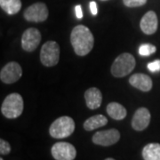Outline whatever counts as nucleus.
Wrapping results in <instances>:
<instances>
[{
  "label": "nucleus",
  "mask_w": 160,
  "mask_h": 160,
  "mask_svg": "<svg viewBox=\"0 0 160 160\" xmlns=\"http://www.w3.org/2000/svg\"><path fill=\"white\" fill-rule=\"evenodd\" d=\"M108 119L103 115H95L86 119L84 123V128L86 131H92L97 128L106 126Z\"/></svg>",
  "instance_id": "2eb2a0df"
},
{
  "label": "nucleus",
  "mask_w": 160,
  "mask_h": 160,
  "mask_svg": "<svg viewBox=\"0 0 160 160\" xmlns=\"http://www.w3.org/2000/svg\"><path fill=\"white\" fill-rule=\"evenodd\" d=\"M101 1H108V0H101Z\"/></svg>",
  "instance_id": "a878e982"
},
{
  "label": "nucleus",
  "mask_w": 160,
  "mask_h": 160,
  "mask_svg": "<svg viewBox=\"0 0 160 160\" xmlns=\"http://www.w3.org/2000/svg\"><path fill=\"white\" fill-rule=\"evenodd\" d=\"M158 16L156 14V12L153 11L148 12L147 13L144 14V16L141 20V29L145 34L152 35L158 29Z\"/></svg>",
  "instance_id": "f8f14e48"
},
{
  "label": "nucleus",
  "mask_w": 160,
  "mask_h": 160,
  "mask_svg": "<svg viewBox=\"0 0 160 160\" xmlns=\"http://www.w3.org/2000/svg\"><path fill=\"white\" fill-rule=\"evenodd\" d=\"M51 153L55 160H74L77 157V150L74 146L64 142L53 144Z\"/></svg>",
  "instance_id": "423d86ee"
},
{
  "label": "nucleus",
  "mask_w": 160,
  "mask_h": 160,
  "mask_svg": "<svg viewBox=\"0 0 160 160\" xmlns=\"http://www.w3.org/2000/svg\"><path fill=\"white\" fill-rule=\"evenodd\" d=\"M86 106L90 109H98L102 102V94L96 87H91L85 92Z\"/></svg>",
  "instance_id": "4468645a"
},
{
  "label": "nucleus",
  "mask_w": 160,
  "mask_h": 160,
  "mask_svg": "<svg viewBox=\"0 0 160 160\" xmlns=\"http://www.w3.org/2000/svg\"><path fill=\"white\" fill-rule=\"evenodd\" d=\"M41 41V33L36 28L26 29L22 38V46L26 52H33Z\"/></svg>",
  "instance_id": "9d476101"
},
{
  "label": "nucleus",
  "mask_w": 160,
  "mask_h": 160,
  "mask_svg": "<svg viewBox=\"0 0 160 160\" xmlns=\"http://www.w3.org/2000/svg\"><path fill=\"white\" fill-rule=\"evenodd\" d=\"M148 69L151 72H159L160 71V60H156L148 64Z\"/></svg>",
  "instance_id": "4be33fe9"
},
{
  "label": "nucleus",
  "mask_w": 160,
  "mask_h": 160,
  "mask_svg": "<svg viewBox=\"0 0 160 160\" xmlns=\"http://www.w3.org/2000/svg\"><path fill=\"white\" fill-rule=\"evenodd\" d=\"M120 139V132L117 129H109L99 131L92 136V142L100 146H111Z\"/></svg>",
  "instance_id": "1a4fd4ad"
},
{
  "label": "nucleus",
  "mask_w": 160,
  "mask_h": 160,
  "mask_svg": "<svg viewBox=\"0 0 160 160\" xmlns=\"http://www.w3.org/2000/svg\"><path fill=\"white\" fill-rule=\"evenodd\" d=\"M48 8L44 3H36L29 6L24 12V18L28 22H42L48 18Z\"/></svg>",
  "instance_id": "0eeeda50"
},
{
  "label": "nucleus",
  "mask_w": 160,
  "mask_h": 160,
  "mask_svg": "<svg viewBox=\"0 0 160 160\" xmlns=\"http://www.w3.org/2000/svg\"><path fill=\"white\" fill-rule=\"evenodd\" d=\"M124 5L127 7H138L145 5L147 0H123Z\"/></svg>",
  "instance_id": "aec40b11"
},
{
  "label": "nucleus",
  "mask_w": 160,
  "mask_h": 160,
  "mask_svg": "<svg viewBox=\"0 0 160 160\" xmlns=\"http://www.w3.org/2000/svg\"><path fill=\"white\" fill-rule=\"evenodd\" d=\"M89 7H90L92 14V15H96L98 13V6L97 4H96V2L91 1V2H90V5H89Z\"/></svg>",
  "instance_id": "5701e85b"
},
{
  "label": "nucleus",
  "mask_w": 160,
  "mask_h": 160,
  "mask_svg": "<svg viewBox=\"0 0 160 160\" xmlns=\"http://www.w3.org/2000/svg\"><path fill=\"white\" fill-rule=\"evenodd\" d=\"M0 160H4V159H3V158H0Z\"/></svg>",
  "instance_id": "bb28decb"
},
{
  "label": "nucleus",
  "mask_w": 160,
  "mask_h": 160,
  "mask_svg": "<svg viewBox=\"0 0 160 160\" xmlns=\"http://www.w3.org/2000/svg\"><path fill=\"white\" fill-rule=\"evenodd\" d=\"M60 46L55 41H47L40 52V60L46 67L55 66L60 60Z\"/></svg>",
  "instance_id": "39448f33"
},
{
  "label": "nucleus",
  "mask_w": 160,
  "mask_h": 160,
  "mask_svg": "<svg viewBox=\"0 0 160 160\" xmlns=\"http://www.w3.org/2000/svg\"><path fill=\"white\" fill-rule=\"evenodd\" d=\"M132 86L142 92H149L152 88V80L148 75L137 73L132 76L129 79Z\"/></svg>",
  "instance_id": "ddd939ff"
},
{
  "label": "nucleus",
  "mask_w": 160,
  "mask_h": 160,
  "mask_svg": "<svg viewBox=\"0 0 160 160\" xmlns=\"http://www.w3.org/2000/svg\"><path fill=\"white\" fill-rule=\"evenodd\" d=\"M144 160H160L159 143H149L142 149Z\"/></svg>",
  "instance_id": "f3484780"
},
{
  "label": "nucleus",
  "mask_w": 160,
  "mask_h": 160,
  "mask_svg": "<svg viewBox=\"0 0 160 160\" xmlns=\"http://www.w3.org/2000/svg\"><path fill=\"white\" fill-rule=\"evenodd\" d=\"M156 46L150 44H143L139 48V54L142 56H149L156 52Z\"/></svg>",
  "instance_id": "6ab92c4d"
},
{
  "label": "nucleus",
  "mask_w": 160,
  "mask_h": 160,
  "mask_svg": "<svg viewBox=\"0 0 160 160\" xmlns=\"http://www.w3.org/2000/svg\"><path fill=\"white\" fill-rule=\"evenodd\" d=\"M23 99L19 93H11L6 96L1 106V112L7 118H16L23 111Z\"/></svg>",
  "instance_id": "7ed1b4c3"
},
{
  "label": "nucleus",
  "mask_w": 160,
  "mask_h": 160,
  "mask_svg": "<svg viewBox=\"0 0 160 160\" xmlns=\"http://www.w3.org/2000/svg\"><path fill=\"white\" fill-rule=\"evenodd\" d=\"M75 12H76V16L78 19H82L83 18V11H82V6L80 5H78L75 7Z\"/></svg>",
  "instance_id": "b1692460"
},
{
  "label": "nucleus",
  "mask_w": 160,
  "mask_h": 160,
  "mask_svg": "<svg viewBox=\"0 0 160 160\" xmlns=\"http://www.w3.org/2000/svg\"><path fill=\"white\" fill-rule=\"evenodd\" d=\"M22 75V69L20 64L15 62H11L7 63L1 69L0 79L5 84H12L20 79Z\"/></svg>",
  "instance_id": "6e6552de"
},
{
  "label": "nucleus",
  "mask_w": 160,
  "mask_h": 160,
  "mask_svg": "<svg viewBox=\"0 0 160 160\" xmlns=\"http://www.w3.org/2000/svg\"><path fill=\"white\" fill-rule=\"evenodd\" d=\"M70 42L75 52L79 56H85L92 49L94 38L91 30L87 27L78 25L71 31Z\"/></svg>",
  "instance_id": "f257e3e1"
},
{
  "label": "nucleus",
  "mask_w": 160,
  "mask_h": 160,
  "mask_svg": "<svg viewBox=\"0 0 160 160\" xmlns=\"http://www.w3.org/2000/svg\"><path fill=\"white\" fill-rule=\"evenodd\" d=\"M105 160H115L114 158H106Z\"/></svg>",
  "instance_id": "393cba45"
},
{
  "label": "nucleus",
  "mask_w": 160,
  "mask_h": 160,
  "mask_svg": "<svg viewBox=\"0 0 160 160\" xmlns=\"http://www.w3.org/2000/svg\"><path fill=\"white\" fill-rule=\"evenodd\" d=\"M0 6L6 13L12 15L16 14L22 8L21 0H0Z\"/></svg>",
  "instance_id": "a211bd4d"
},
{
  "label": "nucleus",
  "mask_w": 160,
  "mask_h": 160,
  "mask_svg": "<svg viewBox=\"0 0 160 160\" xmlns=\"http://www.w3.org/2000/svg\"><path fill=\"white\" fill-rule=\"evenodd\" d=\"M75 131V122L73 118L68 116L59 118L52 123L49 133L52 138L63 139L70 136Z\"/></svg>",
  "instance_id": "f03ea898"
},
{
  "label": "nucleus",
  "mask_w": 160,
  "mask_h": 160,
  "mask_svg": "<svg viewBox=\"0 0 160 160\" xmlns=\"http://www.w3.org/2000/svg\"><path fill=\"white\" fill-rule=\"evenodd\" d=\"M135 63V59L131 53H122L115 59L111 66V73L116 78H123L133 70Z\"/></svg>",
  "instance_id": "20e7f679"
},
{
  "label": "nucleus",
  "mask_w": 160,
  "mask_h": 160,
  "mask_svg": "<svg viewBox=\"0 0 160 160\" xmlns=\"http://www.w3.org/2000/svg\"><path fill=\"white\" fill-rule=\"evenodd\" d=\"M11 152V145L6 141L1 139L0 140V154L7 155Z\"/></svg>",
  "instance_id": "412c9836"
},
{
  "label": "nucleus",
  "mask_w": 160,
  "mask_h": 160,
  "mask_svg": "<svg viewBox=\"0 0 160 160\" xmlns=\"http://www.w3.org/2000/svg\"><path fill=\"white\" fill-rule=\"evenodd\" d=\"M149 122L150 113L149 109L146 108H140L133 115L132 119V126L135 131H143L149 126Z\"/></svg>",
  "instance_id": "9b49d317"
},
{
  "label": "nucleus",
  "mask_w": 160,
  "mask_h": 160,
  "mask_svg": "<svg viewBox=\"0 0 160 160\" xmlns=\"http://www.w3.org/2000/svg\"><path fill=\"white\" fill-rule=\"evenodd\" d=\"M107 113L115 120H122L126 117V109L118 102H110L107 106Z\"/></svg>",
  "instance_id": "dca6fc26"
}]
</instances>
